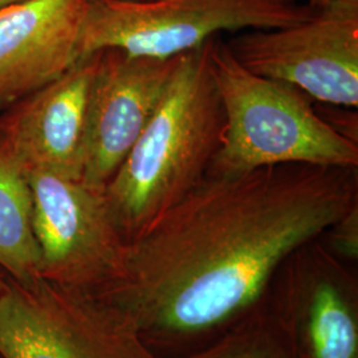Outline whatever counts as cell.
Returning a JSON list of instances; mask_svg holds the SVG:
<instances>
[{"label": "cell", "instance_id": "8", "mask_svg": "<svg viewBox=\"0 0 358 358\" xmlns=\"http://www.w3.org/2000/svg\"><path fill=\"white\" fill-rule=\"evenodd\" d=\"M269 299L296 358H358V280L320 238L282 263Z\"/></svg>", "mask_w": 358, "mask_h": 358}, {"label": "cell", "instance_id": "17", "mask_svg": "<svg viewBox=\"0 0 358 358\" xmlns=\"http://www.w3.org/2000/svg\"><path fill=\"white\" fill-rule=\"evenodd\" d=\"M310 1H312V3H315L316 6L321 7V6H322V4H325L328 0H310Z\"/></svg>", "mask_w": 358, "mask_h": 358}, {"label": "cell", "instance_id": "7", "mask_svg": "<svg viewBox=\"0 0 358 358\" xmlns=\"http://www.w3.org/2000/svg\"><path fill=\"white\" fill-rule=\"evenodd\" d=\"M28 177L41 278L90 292H100L115 282L129 241L105 192L45 171Z\"/></svg>", "mask_w": 358, "mask_h": 358}, {"label": "cell", "instance_id": "2", "mask_svg": "<svg viewBox=\"0 0 358 358\" xmlns=\"http://www.w3.org/2000/svg\"><path fill=\"white\" fill-rule=\"evenodd\" d=\"M208 40L179 56L150 121L105 187L129 242L205 178L223 143L226 117Z\"/></svg>", "mask_w": 358, "mask_h": 358}, {"label": "cell", "instance_id": "13", "mask_svg": "<svg viewBox=\"0 0 358 358\" xmlns=\"http://www.w3.org/2000/svg\"><path fill=\"white\" fill-rule=\"evenodd\" d=\"M269 294V292H268ZM153 358H296L294 346L268 294L243 317L179 356Z\"/></svg>", "mask_w": 358, "mask_h": 358}, {"label": "cell", "instance_id": "6", "mask_svg": "<svg viewBox=\"0 0 358 358\" xmlns=\"http://www.w3.org/2000/svg\"><path fill=\"white\" fill-rule=\"evenodd\" d=\"M226 44L259 76L291 84L319 103L358 106V0H328L306 22L250 29Z\"/></svg>", "mask_w": 358, "mask_h": 358}, {"label": "cell", "instance_id": "3", "mask_svg": "<svg viewBox=\"0 0 358 358\" xmlns=\"http://www.w3.org/2000/svg\"><path fill=\"white\" fill-rule=\"evenodd\" d=\"M208 63L226 130L207 174L285 164L358 167V142L333 129L303 90L248 71L219 36L208 40Z\"/></svg>", "mask_w": 358, "mask_h": 358}, {"label": "cell", "instance_id": "10", "mask_svg": "<svg viewBox=\"0 0 358 358\" xmlns=\"http://www.w3.org/2000/svg\"><path fill=\"white\" fill-rule=\"evenodd\" d=\"M101 51L81 57L64 75L7 108L0 143L27 174L81 178L90 93Z\"/></svg>", "mask_w": 358, "mask_h": 358}, {"label": "cell", "instance_id": "16", "mask_svg": "<svg viewBox=\"0 0 358 358\" xmlns=\"http://www.w3.org/2000/svg\"><path fill=\"white\" fill-rule=\"evenodd\" d=\"M7 279H8L7 275L0 272V292L4 289V287H6V284H7Z\"/></svg>", "mask_w": 358, "mask_h": 358}, {"label": "cell", "instance_id": "11", "mask_svg": "<svg viewBox=\"0 0 358 358\" xmlns=\"http://www.w3.org/2000/svg\"><path fill=\"white\" fill-rule=\"evenodd\" d=\"M92 0H27L0 10V109L41 90L80 60Z\"/></svg>", "mask_w": 358, "mask_h": 358}, {"label": "cell", "instance_id": "15", "mask_svg": "<svg viewBox=\"0 0 358 358\" xmlns=\"http://www.w3.org/2000/svg\"><path fill=\"white\" fill-rule=\"evenodd\" d=\"M24 1H27V0H0V10L6 8V7H10V6L19 4V3H24Z\"/></svg>", "mask_w": 358, "mask_h": 358}, {"label": "cell", "instance_id": "9", "mask_svg": "<svg viewBox=\"0 0 358 358\" xmlns=\"http://www.w3.org/2000/svg\"><path fill=\"white\" fill-rule=\"evenodd\" d=\"M179 56L101 51L90 93L81 182L105 192L154 115Z\"/></svg>", "mask_w": 358, "mask_h": 358}, {"label": "cell", "instance_id": "5", "mask_svg": "<svg viewBox=\"0 0 358 358\" xmlns=\"http://www.w3.org/2000/svg\"><path fill=\"white\" fill-rule=\"evenodd\" d=\"M128 319L96 292L38 278L0 292V358H153Z\"/></svg>", "mask_w": 358, "mask_h": 358}, {"label": "cell", "instance_id": "18", "mask_svg": "<svg viewBox=\"0 0 358 358\" xmlns=\"http://www.w3.org/2000/svg\"><path fill=\"white\" fill-rule=\"evenodd\" d=\"M129 1H150V0H129Z\"/></svg>", "mask_w": 358, "mask_h": 358}, {"label": "cell", "instance_id": "4", "mask_svg": "<svg viewBox=\"0 0 358 358\" xmlns=\"http://www.w3.org/2000/svg\"><path fill=\"white\" fill-rule=\"evenodd\" d=\"M319 8L310 0H92L78 57L109 48L134 56L173 57L220 32L294 26Z\"/></svg>", "mask_w": 358, "mask_h": 358}, {"label": "cell", "instance_id": "14", "mask_svg": "<svg viewBox=\"0 0 358 358\" xmlns=\"http://www.w3.org/2000/svg\"><path fill=\"white\" fill-rule=\"evenodd\" d=\"M327 248L348 264L358 259V205L336 220L320 236Z\"/></svg>", "mask_w": 358, "mask_h": 358}, {"label": "cell", "instance_id": "1", "mask_svg": "<svg viewBox=\"0 0 358 358\" xmlns=\"http://www.w3.org/2000/svg\"><path fill=\"white\" fill-rule=\"evenodd\" d=\"M358 205V167L206 174L133 238L100 294L143 343L183 353L262 303L282 263Z\"/></svg>", "mask_w": 358, "mask_h": 358}, {"label": "cell", "instance_id": "12", "mask_svg": "<svg viewBox=\"0 0 358 358\" xmlns=\"http://www.w3.org/2000/svg\"><path fill=\"white\" fill-rule=\"evenodd\" d=\"M40 267L29 177L0 143V268L10 279L27 284L41 278Z\"/></svg>", "mask_w": 358, "mask_h": 358}]
</instances>
